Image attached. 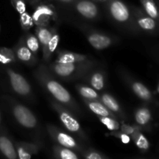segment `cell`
I'll use <instances>...</instances> for the list:
<instances>
[{"label": "cell", "mask_w": 159, "mask_h": 159, "mask_svg": "<svg viewBox=\"0 0 159 159\" xmlns=\"http://www.w3.org/2000/svg\"><path fill=\"white\" fill-rule=\"evenodd\" d=\"M13 51L7 48H0V63L8 65L16 61Z\"/></svg>", "instance_id": "28"}, {"label": "cell", "mask_w": 159, "mask_h": 159, "mask_svg": "<svg viewBox=\"0 0 159 159\" xmlns=\"http://www.w3.org/2000/svg\"><path fill=\"white\" fill-rule=\"evenodd\" d=\"M75 8L79 14L89 20L96 18L99 13L97 6L89 0H79L76 2Z\"/></svg>", "instance_id": "13"}, {"label": "cell", "mask_w": 159, "mask_h": 159, "mask_svg": "<svg viewBox=\"0 0 159 159\" xmlns=\"http://www.w3.org/2000/svg\"><path fill=\"white\" fill-rule=\"evenodd\" d=\"M15 54L16 58L27 65H34L37 62L36 57L27 48L25 43L24 37H22L12 50Z\"/></svg>", "instance_id": "11"}, {"label": "cell", "mask_w": 159, "mask_h": 159, "mask_svg": "<svg viewBox=\"0 0 159 159\" xmlns=\"http://www.w3.org/2000/svg\"><path fill=\"white\" fill-rule=\"evenodd\" d=\"M89 61L87 55L79 53L71 52V51H58L57 57L55 62L57 63H76V62H84Z\"/></svg>", "instance_id": "14"}, {"label": "cell", "mask_w": 159, "mask_h": 159, "mask_svg": "<svg viewBox=\"0 0 159 159\" xmlns=\"http://www.w3.org/2000/svg\"><path fill=\"white\" fill-rule=\"evenodd\" d=\"M20 20L22 28H23L24 30H30L32 27L33 25L34 24V21H33L32 16H30L26 12L20 14Z\"/></svg>", "instance_id": "31"}, {"label": "cell", "mask_w": 159, "mask_h": 159, "mask_svg": "<svg viewBox=\"0 0 159 159\" xmlns=\"http://www.w3.org/2000/svg\"><path fill=\"white\" fill-rule=\"evenodd\" d=\"M18 159H31L33 155H37L41 148L40 142L20 141L14 143Z\"/></svg>", "instance_id": "10"}, {"label": "cell", "mask_w": 159, "mask_h": 159, "mask_svg": "<svg viewBox=\"0 0 159 159\" xmlns=\"http://www.w3.org/2000/svg\"><path fill=\"white\" fill-rule=\"evenodd\" d=\"M47 130L53 141L58 145L82 152L85 148L81 145L72 136L52 124L47 125Z\"/></svg>", "instance_id": "5"}, {"label": "cell", "mask_w": 159, "mask_h": 159, "mask_svg": "<svg viewBox=\"0 0 159 159\" xmlns=\"http://www.w3.org/2000/svg\"><path fill=\"white\" fill-rule=\"evenodd\" d=\"M120 128L121 131H122L123 133L127 134L130 135V136H131L136 130H141V127H137V126L129 125V124H123Z\"/></svg>", "instance_id": "34"}, {"label": "cell", "mask_w": 159, "mask_h": 159, "mask_svg": "<svg viewBox=\"0 0 159 159\" xmlns=\"http://www.w3.org/2000/svg\"><path fill=\"white\" fill-rule=\"evenodd\" d=\"M59 40H60V36L57 34V31L54 30V33L52 34V37H51V40L48 42V47H47V49L45 51L44 53H43V57L44 61L48 62L51 60V57H52L53 54L55 52L56 49L57 48L58 46Z\"/></svg>", "instance_id": "23"}, {"label": "cell", "mask_w": 159, "mask_h": 159, "mask_svg": "<svg viewBox=\"0 0 159 159\" xmlns=\"http://www.w3.org/2000/svg\"><path fill=\"white\" fill-rule=\"evenodd\" d=\"M94 63L89 60L76 63H57L54 61L49 66L50 71L59 78L66 80L85 78L93 69Z\"/></svg>", "instance_id": "2"}, {"label": "cell", "mask_w": 159, "mask_h": 159, "mask_svg": "<svg viewBox=\"0 0 159 159\" xmlns=\"http://www.w3.org/2000/svg\"><path fill=\"white\" fill-rule=\"evenodd\" d=\"M158 12H159V8H158Z\"/></svg>", "instance_id": "39"}, {"label": "cell", "mask_w": 159, "mask_h": 159, "mask_svg": "<svg viewBox=\"0 0 159 159\" xmlns=\"http://www.w3.org/2000/svg\"><path fill=\"white\" fill-rule=\"evenodd\" d=\"M83 101L87 107L98 116H110V117L116 118V119L117 117L115 113L110 111L100 101L88 100V99H83Z\"/></svg>", "instance_id": "15"}, {"label": "cell", "mask_w": 159, "mask_h": 159, "mask_svg": "<svg viewBox=\"0 0 159 159\" xmlns=\"http://www.w3.org/2000/svg\"><path fill=\"white\" fill-rule=\"evenodd\" d=\"M81 155L85 159H110L99 151L93 148H84Z\"/></svg>", "instance_id": "30"}, {"label": "cell", "mask_w": 159, "mask_h": 159, "mask_svg": "<svg viewBox=\"0 0 159 159\" xmlns=\"http://www.w3.org/2000/svg\"><path fill=\"white\" fill-rule=\"evenodd\" d=\"M110 136L115 137V138L120 139L121 142L124 144H129V143L130 142V141H131V138H130V135L123 133L122 131L118 132L117 130H116V131H112L111 133L110 134Z\"/></svg>", "instance_id": "32"}, {"label": "cell", "mask_w": 159, "mask_h": 159, "mask_svg": "<svg viewBox=\"0 0 159 159\" xmlns=\"http://www.w3.org/2000/svg\"><path fill=\"white\" fill-rule=\"evenodd\" d=\"M85 36L89 44L96 50L107 49L114 43L113 37L97 31H88Z\"/></svg>", "instance_id": "9"}, {"label": "cell", "mask_w": 159, "mask_h": 159, "mask_svg": "<svg viewBox=\"0 0 159 159\" xmlns=\"http://www.w3.org/2000/svg\"><path fill=\"white\" fill-rule=\"evenodd\" d=\"M24 40L27 48L30 50V51L34 55H37V52L40 49V43H39L37 36L32 34H28L24 37Z\"/></svg>", "instance_id": "27"}, {"label": "cell", "mask_w": 159, "mask_h": 159, "mask_svg": "<svg viewBox=\"0 0 159 159\" xmlns=\"http://www.w3.org/2000/svg\"><path fill=\"white\" fill-rule=\"evenodd\" d=\"M146 14L154 20L159 19L158 7L154 0H141Z\"/></svg>", "instance_id": "26"}, {"label": "cell", "mask_w": 159, "mask_h": 159, "mask_svg": "<svg viewBox=\"0 0 159 159\" xmlns=\"http://www.w3.org/2000/svg\"><path fill=\"white\" fill-rule=\"evenodd\" d=\"M53 154L56 159H79L74 150L54 144L52 148Z\"/></svg>", "instance_id": "21"}, {"label": "cell", "mask_w": 159, "mask_h": 159, "mask_svg": "<svg viewBox=\"0 0 159 159\" xmlns=\"http://www.w3.org/2000/svg\"><path fill=\"white\" fill-rule=\"evenodd\" d=\"M34 77L40 85L61 105L71 112L79 114L82 113L80 107L71 93L51 74L44 65H40L34 73Z\"/></svg>", "instance_id": "1"}, {"label": "cell", "mask_w": 159, "mask_h": 159, "mask_svg": "<svg viewBox=\"0 0 159 159\" xmlns=\"http://www.w3.org/2000/svg\"><path fill=\"white\" fill-rule=\"evenodd\" d=\"M54 29H48L46 26H37L35 30V34L39 43L42 47V52L44 53L48 47V42L51 40Z\"/></svg>", "instance_id": "20"}, {"label": "cell", "mask_w": 159, "mask_h": 159, "mask_svg": "<svg viewBox=\"0 0 159 159\" xmlns=\"http://www.w3.org/2000/svg\"><path fill=\"white\" fill-rule=\"evenodd\" d=\"M93 1H96V2H107V0H93Z\"/></svg>", "instance_id": "36"}, {"label": "cell", "mask_w": 159, "mask_h": 159, "mask_svg": "<svg viewBox=\"0 0 159 159\" xmlns=\"http://www.w3.org/2000/svg\"><path fill=\"white\" fill-rule=\"evenodd\" d=\"M158 92L159 93V85H158Z\"/></svg>", "instance_id": "38"}, {"label": "cell", "mask_w": 159, "mask_h": 159, "mask_svg": "<svg viewBox=\"0 0 159 159\" xmlns=\"http://www.w3.org/2000/svg\"><path fill=\"white\" fill-rule=\"evenodd\" d=\"M55 16V10L50 5L42 4L37 6L33 12L32 19L34 24L37 26H46Z\"/></svg>", "instance_id": "8"}, {"label": "cell", "mask_w": 159, "mask_h": 159, "mask_svg": "<svg viewBox=\"0 0 159 159\" xmlns=\"http://www.w3.org/2000/svg\"><path fill=\"white\" fill-rule=\"evenodd\" d=\"M0 124H1V112H0Z\"/></svg>", "instance_id": "37"}, {"label": "cell", "mask_w": 159, "mask_h": 159, "mask_svg": "<svg viewBox=\"0 0 159 159\" xmlns=\"http://www.w3.org/2000/svg\"><path fill=\"white\" fill-rule=\"evenodd\" d=\"M128 83L130 85V89L134 92L135 95L138 96L141 100H144L145 102H149L152 99V93L149 90L148 87H146L141 82H138L135 80L128 81Z\"/></svg>", "instance_id": "17"}, {"label": "cell", "mask_w": 159, "mask_h": 159, "mask_svg": "<svg viewBox=\"0 0 159 159\" xmlns=\"http://www.w3.org/2000/svg\"><path fill=\"white\" fill-rule=\"evenodd\" d=\"M8 77L12 89L16 93L21 96H30L32 94V89L28 81L22 75L16 72L11 68L6 69Z\"/></svg>", "instance_id": "6"}, {"label": "cell", "mask_w": 159, "mask_h": 159, "mask_svg": "<svg viewBox=\"0 0 159 159\" xmlns=\"http://www.w3.org/2000/svg\"><path fill=\"white\" fill-rule=\"evenodd\" d=\"M136 21L138 26L145 31L152 32L156 29V20L152 19L147 14H144L141 11L137 12Z\"/></svg>", "instance_id": "19"}, {"label": "cell", "mask_w": 159, "mask_h": 159, "mask_svg": "<svg viewBox=\"0 0 159 159\" xmlns=\"http://www.w3.org/2000/svg\"><path fill=\"white\" fill-rule=\"evenodd\" d=\"M137 147L141 151H147L149 149L150 144L148 140L145 136L141 132V130H138L130 136Z\"/></svg>", "instance_id": "25"}, {"label": "cell", "mask_w": 159, "mask_h": 159, "mask_svg": "<svg viewBox=\"0 0 159 159\" xmlns=\"http://www.w3.org/2000/svg\"><path fill=\"white\" fill-rule=\"evenodd\" d=\"M99 119L100 122L110 131H116L120 130V123L116 120V118L110 116H99Z\"/></svg>", "instance_id": "29"}, {"label": "cell", "mask_w": 159, "mask_h": 159, "mask_svg": "<svg viewBox=\"0 0 159 159\" xmlns=\"http://www.w3.org/2000/svg\"><path fill=\"white\" fill-rule=\"evenodd\" d=\"M57 1H60L61 2H65V3H70V2H72L73 1L75 0H57Z\"/></svg>", "instance_id": "35"}, {"label": "cell", "mask_w": 159, "mask_h": 159, "mask_svg": "<svg viewBox=\"0 0 159 159\" xmlns=\"http://www.w3.org/2000/svg\"><path fill=\"white\" fill-rule=\"evenodd\" d=\"M134 119L138 125L145 126L152 120V113L147 107H141L134 113Z\"/></svg>", "instance_id": "24"}, {"label": "cell", "mask_w": 159, "mask_h": 159, "mask_svg": "<svg viewBox=\"0 0 159 159\" xmlns=\"http://www.w3.org/2000/svg\"><path fill=\"white\" fill-rule=\"evenodd\" d=\"M11 3L20 15L26 12V7L24 0H11Z\"/></svg>", "instance_id": "33"}, {"label": "cell", "mask_w": 159, "mask_h": 159, "mask_svg": "<svg viewBox=\"0 0 159 159\" xmlns=\"http://www.w3.org/2000/svg\"><path fill=\"white\" fill-rule=\"evenodd\" d=\"M100 102L116 115L124 116V111L120 105L111 94L107 93H102L100 96Z\"/></svg>", "instance_id": "18"}, {"label": "cell", "mask_w": 159, "mask_h": 159, "mask_svg": "<svg viewBox=\"0 0 159 159\" xmlns=\"http://www.w3.org/2000/svg\"><path fill=\"white\" fill-rule=\"evenodd\" d=\"M9 102L12 116L20 125L26 129L37 128L38 125L37 118L29 108L14 101Z\"/></svg>", "instance_id": "4"}, {"label": "cell", "mask_w": 159, "mask_h": 159, "mask_svg": "<svg viewBox=\"0 0 159 159\" xmlns=\"http://www.w3.org/2000/svg\"><path fill=\"white\" fill-rule=\"evenodd\" d=\"M86 79L92 88L96 91H101L105 88L106 73L102 70H97L93 73H89L86 75Z\"/></svg>", "instance_id": "16"}, {"label": "cell", "mask_w": 159, "mask_h": 159, "mask_svg": "<svg viewBox=\"0 0 159 159\" xmlns=\"http://www.w3.org/2000/svg\"><path fill=\"white\" fill-rule=\"evenodd\" d=\"M75 89L83 99L100 101V96L97 93V91L92 87L78 84L75 85Z\"/></svg>", "instance_id": "22"}, {"label": "cell", "mask_w": 159, "mask_h": 159, "mask_svg": "<svg viewBox=\"0 0 159 159\" xmlns=\"http://www.w3.org/2000/svg\"><path fill=\"white\" fill-rule=\"evenodd\" d=\"M109 12L112 18L119 23H127L130 20V12L122 0H107Z\"/></svg>", "instance_id": "7"}, {"label": "cell", "mask_w": 159, "mask_h": 159, "mask_svg": "<svg viewBox=\"0 0 159 159\" xmlns=\"http://www.w3.org/2000/svg\"><path fill=\"white\" fill-rule=\"evenodd\" d=\"M51 107L57 113L59 120L67 130L75 134L82 139H87L86 134L82 130L80 123L79 122L77 118L73 115L72 112L56 101L51 102Z\"/></svg>", "instance_id": "3"}, {"label": "cell", "mask_w": 159, "mask_h": 159, "mask_svg": "<svg viewBox=\"0 0 159 159\" xmlns=\"http://www.w3.org/2000/svg\"><path fill=\"white\" fill-rule=\"evenodd\" d=\"M0 153L5 159H18L15 144L3 132H0Z\"/></svg>", "instance_id": "12"}]
</instances>
